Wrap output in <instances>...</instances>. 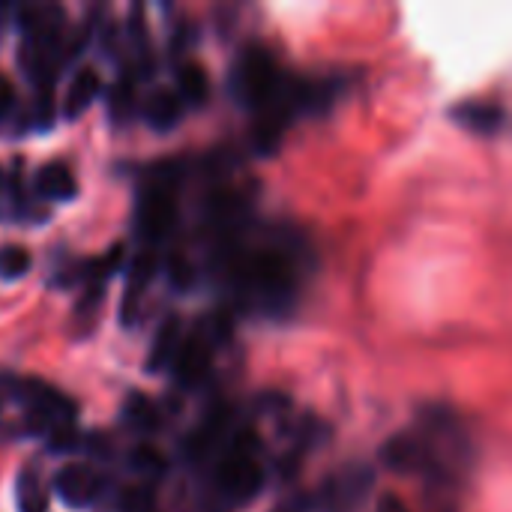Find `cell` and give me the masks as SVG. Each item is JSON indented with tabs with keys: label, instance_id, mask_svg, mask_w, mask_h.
<instances>
[{
	"label": "cell",
	"instance_id": "cell-16",
	"mask_svg": "<svg viewBox=\"0 0 512 512\" xmlns=\"http://www.w3.org/2000/svg\"><path fill=\"white\" fill-rule=\"evenodd\" d=\"M126 420H129L135 429H141V432H150V429H156V423H159L153 402H150L147 396H141V393H132V396H129V402H126Z\"/></svg>",
	"mask_w": 512,
	"mask_h": 512
},
{
	"label": "cell",
	"instance_id": "cell-7",
	"mask_svg": "<svg viewBox=\"0 0 512 512\" xmlns=\"http://www.w3.org/2000/svg\"><path fill=\"white\" fill-rule=\"evenodd\" d=\"M450 120L477 132V135H495L504 126L507 111L489 99H468V102H459L450 108Z\"/></svg>",
	"mask_w": 512,
	"mask_h": 512
},
{
	"label": "cell",
	"instance_id": "cell-20",
	"mask_svg": "<svg viewBox=\"0 0 512 512\" xmlns=\"http://www.w3.org/2000/svg\"><path fill=\"white\" fill-rule=\"evenodd\" d=\"M132 105H135L132 84H129V81H123V84H120V87H114V93H111V111H114V117H117V120H126V117L132 114Z\"/></svg>",
	"mask_w": 512,
	"mask_h": 512
},
{
	"label": "cell",
	"instance_id": "cell-4",
	"mask_svg": "<svg viewBox=\"0 0 512 512\" xmlns=\"http://www.w3.org/2000/svg\"><path fill=\"white\" fill-rule=\"evenodd\" d=\"M24 396H27V411H30V426L36 432H45V435H66L72 438V420H75V408L72 402L45 387V384H27L24 387Z\"/></svg>",
	"mask_w": 512,
	"mask_h": 512
},
{
	"label": "cell",
	"instance_id": "cell-19",
	"mask_svg": "<svg viewBox=\"0 0 512 512\" xmlns=\"http://www.w3.org/2000/svg\"><path fill=\"white\" fill-rule=\"evenodd\" d=\"M132 468L141 474V477H156V474H162L165 471V459L153 450V447H138V450H132Z\"/></svg>",
	"mask_w": 512,
	"mask_h": 512
},
{
	"label": "cell",
	"instance_id": "cell-12",
	"mask_svg": "<svg viewBox=\"0 0 512 512\" xmlns=\"http://www.w3.org/2000/svg\"><path fill=\"white\" fill-rule=\"evenodd\" d=\"M180 348H183V345H180V321H177V318H168V321L159 327V333H156V342H153V348H150L147 369L156 372V369H162L168 360H177Z\"/></svg>",
	"mask_w": 512,
	"mask_h": 512
},
{
	"label": "cell",
	"instance_id": "cell-1",
	"mask_svg": "<svg viewBox=\"0 0 512 512\" xmlns=\"http://www.w3.org/2000/svg\"><path fill=\"white\" fill-rule=\"evenodd\" d=\"M462 453H465L462 432L447 429L444 420L438 417L435 426H426L417 432H402V435L390 438L381 450V462L399 474L441 477L450 471L453 462H462Z\"/></svg>",
	"mask_w": 512,
	"mask_h": 512
},
{
	"label": "cell",
	"instance_id": "cell-10",
	"mask_svg": "<svg viewBox=\"0 0 512 512\" xmlns=\"http://www.w3.org/2000/svg\"><path fill=\"white\" fill-rule=\"evenodd\" d=\"M36 192L42 198H48V201H69L78 192V180H75V174L66 165L51 162V165L39 168V174H36Z\"/></svg>",
	"mask_w": 512,
	"mask_h": 512
},
{
	"label": "cell",
	"instance_id": "cell-18",
	"mask_svg": "<svg viewBox=\"0 0 512 512\" xmlns=\"http://www.w3.org/2000/svg\"><path fill=\"white\" fill-rule=\"evenodd\" d=\"M120 512H156V495L150 486H129L120 495Z\"/></svg>",
	"mask_w": 512,
	"mask_h": 512
},
{
	"label": "cell",
	"instance_id": "cell-9",
	"mask_svg": "<svg viewBox=\"0 0 512 512\" xmlns=\"http://www.w3.org/2000/svg\"><path fill=\"white\" fill-rule=\"evenodd\" d=\"M180 114H183V99L180 93L174 90H153L147 99H144V120L150 129L156 132H165V129H174L180 123Z\"/></svg>",
	"mask_w": 512,
	"mask_h": 512
},
{
	"label": "cell",
	"instance_id": "cell-13",
	"mask_svg": "<svg viewBox=\"0 0 512 512\" xmlns=\"http://www.w3.org/2000/svg\"><path fill=\"white\" fill-rule=\"evenodd\" d=\"M177 87H180V99L189 105H204L207 93H210V81L207 72L198 63H183L177 72Z\"/></svg>",
	"mask_w": 512,
	"mask_h": 512
},
{
	"label": "cell",
	"instance_id": "cell-5",
	"mask_svg": "<svg viewBox=\"0 0 512 512\" xmlns=\"http://www.w3.org/2000/svg\"><path fill=\"white\" fill-rule=\"evenodd\" d=\"M177 222V201L171 189H153L144 195L141 207H138V231L147 240H159L165 237Z\"/></svg>",
	"mask_w": 512,
	"mask_h": 512
},
{
	"label": "cell",
	"instance_id": "cell-14",
	"mask_svg": "<svg viewBox=\"0 0 512 512\" xmlns=\"http://www.w3.org/2000/svg\"><path fill=\"white\" fill-rule=\"evenodd\" d=\"M18 512H48V492L30 468L18 477Z\"/></svg>",
	"mask_w": 512,
	"mask_h": 512
},
{
	"label": "cell",
	"instance_id": "cell-3",
	"mask_svg": "<svg viewBox=\"0 0 512 512\" xmlns=\"http://www.w3.org/2000/svg\"><path fill=\"white\" fill-rule=\"evenodd\" d=\"M216 486L234 504H246L264 489V468L258 462V441L252 435H237V441L228 447L216 468Z\"/></svg>",
	"mask_w": 512,
	"mask_h": 512
},
{
	"label": "cell",
	"instance_id": "cell-22",
	"mask_svg": "<svg viewBox=\"0 0 512 512\" xmlns=\"http://www.w3.org/2000/svg\"><path fill=\"white\" fill-rule=\"evenodd\" d=\"M12 105H15V90H12V84L0 75V120L12 111Z\"/></svg>",
	"mask_w": 512,
	"mask_h": 512
},
{
	"label": "cell",
	"instance_id": "cell-17",
	"mask_svg": "<svg viewBox=\"0 0 512 512\" xmlns=\"http://www.w3.org/2000/svg\"><path fill=\"white\" fill-rule=\"evenodd\" d=\"M153 273H156V258H153L150 252L138 255L135 264H132V273H129V297H126V306L132 303V297H135L138 291L147 288V282L153 279Z\"/></svg>",
	"mask_w": 512,
	"mask_h": 512
},
{
	"label": "cell",
	"instance_id": "cell-11",
	"mask_svg": "<svg viewBox=\"0 0 512 512\" xmlns=\"http://www.w3.org/2000/svg\"><path fill=\"white\" fill-rule=\"evenodd\" d=\"M96 96H99V75L93 69L75 72V78L69 81L66 99H63V117H69V120L81 117L93 105Z\"/></svg>",
	"mask_w": 512,
	"mask_h": 512
},
{
	"label": "cell",
	"instance_id": "cell-23",
	"mask_svg": "<svg viewBox=\"0 0 512 512\" xmlns=\"http://www.w3.org/2000/svg\"><path fill=\"white\" fill-rule=\"evenodd\" d=\"M375 512H411V510H408V504H405L399 495H381Z\"/></svg>",
	"mask_w": 512,
	"mask_h": 512
},
{
	"label": "cell",
	"instance_id": "cell-6",
	"mask_svg": "<svg viewBox=\"0 0 512 512\" xmlns=\"http://www.w3.org/2000/svg\"><path fill=\"white\" fill-rule=\"evenodd\" d=\"M54 489H57V495L63 498L66 507H90L99 498L102 483H99L93 468H87V465H66V468L57 471Z\"/></svg>",
	"mask_w": 512,
	"mask_h": 512
},
{
	"label": "cell",
	"instance_id": "cell-15",
	"mask_svg": "<svg viewBox=\"0 0 512 512\" xmlns=\"http://www.w3.org/2000/svg\"><path fill=\"white\" fill-rule=\"evenodd\" d=\"M30 273V252L24 246H0V279L15 282Z\"/></svg>",
	"mask_w": 512,
	"mask_h": 512
},
{
	"label": "cell",
	"instance_id": "cell-2",
	"mask_svg": "<svg viewBox=\"0 0 512 512\" xmlns=\"http://www.w3.org/2000/svg\"><path fill=\"white\" fill-rule=\"evenodd\" d=\"M240 282L246 285V291L267 309H288L294 300V288H297V270H294V258L279 249V246H267V249H255L246 258H240L237 264Z\"/></svg>",
	"mask_w": 512,
	"mask_h": 512
},
{
	"label": "cell",
	"instance_id": "cell-21",
	"mask_svg": "<svg viewBox=\"0 0 512 512\" xmlns=\"http://www.w3.org/2000/svg\"><path fill=\"white\" fill-rule=\"evenodd\" d=\"M36 129H51V120H54V102H51V90H42L36 96Z\"/></svg>",
	"mask_w": 512,
	"mask_h": 512
},
{
	"label": "cell",
	"instance_id": "cell-8",
	"mask_svg": "<svg viewBox=\"0 0 512 512\" xmlns=\"http://www.w3.org/2000/svg\"><path fill=\"white\" fill-rule=\"evenodd\" d=\"M174 369H177V381L183 387H195L207 378L210 372V345L204 339H189L183 342L177 360H174Z\"/></svg>",
	"mask_w": 512,
	"mask_h": 512
}]
</instances>
